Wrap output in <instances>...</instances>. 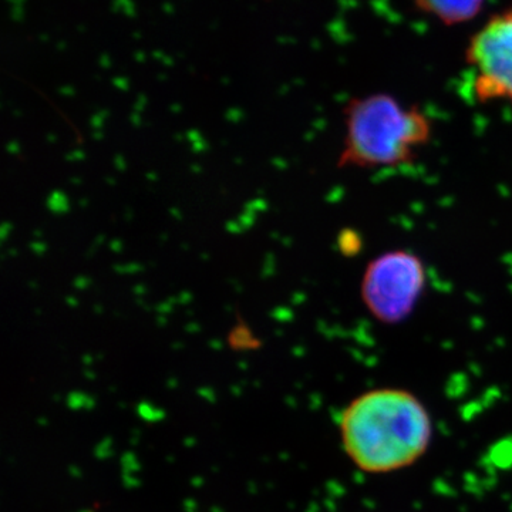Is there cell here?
<instances>
[{
	"label": "cell",
	"mask_w": 512,
	"mask_h": 512,
	"mask_svg": "<svg viewBox=\"0 0 512 512\" xmlns=\"http://www.w3.org/2000/svg\"><path fill=\"white\" fill-rule=\"evenodd\" d=\"M228 343L234 350H256L262 346L261 340L256 338L241 316H238L237 325L229 333Z\"/></svg>",
	"instance_id": "8992f818"
},
{
	"label": "cell",
	"mask_w": 512,
	"mask_h": 512,
	"mask_svg": "<svg viewBox=\"0 0 512 512\" xmlns=\"http://www.w3.org/2000/svg\"><path fill=\"white\" fill-rule=\"evenodd\" d=\"M417 8L447 26L461 25L476 18L485 0H414Z\"/></svg>",
	"instance_id": "5b68a950"
},
{
	"label": "cell",
	"mask_w": 512,
	"mask_h": 512,
	"mask_svg": "<svg viewBox=\"0 0 512 512\" xmlns=\"http://www.w3.org/2000/svg\"><path fill=\"white\" fill-rule=\"evenodd\" d=\"M338 167L396 168L416 160L433 137L430 117L389 93L349 101Z\"/></svg>",
	"instance_id": "7a4b0ae2"
},
{
	"label": "cell",
	"mask_w": 512,
	"mask_h": 512,
	"mask_svg": "<svg viewBox=\"0 0 512 512\" xmlns=\"http://www.w3.org/2000/svg\"><path fill=\"white\" fill-rule=\"evenodd\" d=\"M466 62L474 70L478 101L508 100L512 104V8L495 13L471 37Z\"/></svg>",
	"instance_id": "277c9868"
},
{
	"label": "cell",
	"mask_w": 512,
	"mask_h": 512,
	"mask_svg": "<svg viewBox=\"0 0 512 512\" xmlns=\"http://www.w3.org/2000/svg\"><path fill=\"white\" fill-rule=\"evenodd\" d=\"M423 259L407 249L383 252L367 264L360 298L367 312L384 325L410 318L427 288Z\"/></svg>",
	"instance_id": "3957f363"
},
{
	"label": "cell",
	"mask_w": 512,
	"mask_h": 512,
	"mask_svg": "<svg viewBox=\"0 0 512 512\" xmlns=\"http://www.w3.org/2000/svg\"><path fill=\"white\" fill-rule=\"evenodd\" d=\"M346 456L359 470L389 474L413 466L429 450L433 420L409 390L380 387L355 397L339 420Z\"/></svg>",
	"instance_id": "6da1fadb"
},
{
	"label": "cell",
	"mask_w": 512,
	"mask_h": 512,
	"mask_svg": "<svg viewBox=\"0 0 512 512\" xmlns=\"http://www.w3.org/2000/svg\"><path fill=\"white\" fill-rule=\"evenodd\" d=\"M47 207L57 215L66 214L69 211V200L63 192L55 191L47 200Z\"/></svg>",
	"instance_id": "52a82bcc"
}]
</instances>
